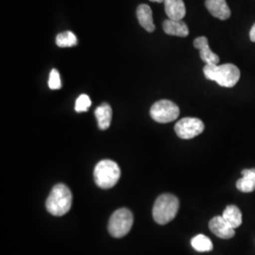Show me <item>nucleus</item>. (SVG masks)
<instances>
[{
  "label": "nucleus",
  "instance_id": "18",
  "mask_svg": "<svg viewBox=\"0 0 255 255\" xmlns=\"http://www.w3.org/2000/svg\"><path fill=\"white\" fill-rule=\"evenodd\" d=\"M56 45L59 47H72L78 45V39L72 31H64L56 37Z\"/></svg>",
  "mask_w": 255,
  "mask_h": 255
},
{
  "label": "nucleus",
  "instance_id": "19",
  "mask_svg": "<svg viewBox=\"0 0 255 255\" xmlns=\"http://www.w3.org/2000/svg\"><path fill=\"white\" fill-rule=\"evenodd\" d=\"M92 101L87 95H81L75 103V111L77 113H83L87 112L91 106Z\"/></svg>",
  "mask_w": 255,
  "mask_h": 255
},
{
  "label": "nucleus",
  "instance_id": "7",
  "mask_svg": "<svg viewBox=\"0 0 255 255\" xmlns=\"http://www.w3.org/2000/svg\"><path fill=\"white\" fill-rule=\"evenodd\" d=\"M204 130V124L201 119L196 118H184L175 125V132L182 139H192L200 135Z\"/></svg>",
  "mask_w": 255,
  "mask_h": 255
},
{
  "label": "nucleus",
  "instance_id": "13",
  "mask_svg": "<svg viewBox=\"0 0 255 255\" xmlns=\"http://www.w3.org/2000/svg\"><path fill=\"white\" fill-rule=\"evenodd\" d=\"M137 19L140 25L148 32L154 31L155 26L152 18V10L146 4H141L136 10Z\"/></svg>",
  "mask_w": 255,
  "mask_h": 255
},
{
  "label": "nucleus",
  "instance_id": "12",
  "mask_svg": "<svg viewBox=\"0 0 255 255\" xmlns=\"http://www.w3.org/2000/svg\"><path fill=\"white\" fill-rule=\"evenodd\" d=\"M164 9L167 17L172 20H182L186 14L182 0H164Z\"/></svg>",
  "mask_w": 255,
  "mask_h": 255
},
{
  "label": "nucleus",
  "instance_id": "6",
  "mask_svg": "<svg viewBox=\"0 0 255 255\" xmlns=\"http://www.w3.org/2000/svg\"><path fill=\"white\" fill-rule=\"evenodd\" d=\"M150 117L158 123H169L180 116L179 107L167 100L157 101L150 108Z\"/></svg>",
  "mask_w": 255,
  "mask_h": 255
},
{
  "label": "nucleus",
  "instance_id": "11",
  "mask_svg": "<svg viewBox=\"0 0 255 255\" xmlns=\"http://www.w3.org/2000/svg\"><path fill=\"white\" fill-rule=\"evenodd\" d=\"M163 28L166 34L172 36L186 37L189 34L188 27L182 20L167 19L164 21Z\"/></svg>",
  "mask_w": 255,
  "mask_h": 255
},
{
  "label": "nucleus",
  "instance_id": "21",
  "mask_svg": "<svg viewBox=\"0 0 255 255\" xmlns=\"http://www.w3.org/2000/svg\"><path fill=\"white\" fill-rule=\"evenodd\" d=\"M250 39L252 42H255V24L252 27L251 31H250Z\"/></svg>",
  "mask_w": 255,
  "mask_h": 255
},
{
  "label": "nucleus",
  "instance_id": "22",
  "mask_svg": "<svg viewBox=\"0 0 255 255\" xmlns=\"http://www.w3.org/2000/svg\"><path fill=\"white\" fill-rule=\"evenodd\" d=\"M149 1H151V2H157V3H163V2H164V0H149Z\"/></svg>",
  "mask_w": 255,
  "mask_h": 255
},
{
  "label": "nucleus",
  "instance_id": "15",
  "mask_svg": "<svg viewBox=\"0 0 255 255\" xmlns=\"http://www.w3.org/2000/svg\"><path fill=\"white\" fill-rule=\"evenodd\" d=\"M95 116L97 118L99 128L101 129L105 130L110 127L113 111L108 103H102L101 106H99L95 111Z\"/></svg>",
  "mask_w": 255,
  "mask_h": 255
},
{
  "label": "nucleus",
  "instance_id": "3",
  "mask_svg": "<svg viewBox=\"0 0 255 255\" xmlns=\"http://www.w3.org/2000/svg\"><path fill=\"white\" fill-rule=\"evenodd\" d=\"M180 207L177 197L171 194H164L158 197L152 210L155 222L160 225H165L176 217Z\"/></svg>",
  "mask_w": 255,
  "mask_h": 255
},
{
  "label": "nucleus",
  "instance_id": "9",
  "mask_svg": "<svg viewBox=\"0 0 255 255\" xmlns=\"http://www.w3.org/2000/svg\"><path fill=\"white\" fill-rule=\"evenodd\" d=\"M194 46L199 49L201 59L206 64H218L219 63V57L215 54L208 45V39L206 37H198L194 41Z\"/></svg>",
  "mask_w": 255,
  "mask_h": 255
},
{
  "label": "nucleus",
  "instance_id": "8",
  "mask_svg": "<svg viewBox=\"0 0 255 255\" xmlns=\"http://www.w3.org/2000/svg\"><path fill=\"white\" fill-rule=\"evenodd\" d=\"M209 228L211 232L221 238V239H230L235 237V229L233 228L228 222L221 217H215L209 222Z\"/></svg>",
  "mask_w": 255,
  "mask_h": 255
},
{
  "label": "nucleus",
  "instance_id": "10",
  "mask_svg": "<svg viewBox=\"0 0 255 255\" xmlns=\"http://www.w3.org/2000/svg\"><path fill=\"white\" fill-rule=\"evenodd\" d=\"M205 6L210 13L220 20H227L231 16V9L226 0H206Z\"/></svg>",
  "mask_w": 255,
  "mask_h": 255
},
{
  "label": "nucleus",
  "instance_id": "1",
  "mask_svg": "<svg viewBox=\"0 0 255 255\" xmlns=\"http://www.w3.org/2000/svg\"><path fill=\"white\" fill-rule=\"evenodd\" d=\"M203 73L207 80L216 82L222 87L231 88L237 84L240 79V70L233 64H206Z\"/></svg>",
  "mask_w": 255,
  "mask_h": 255
},
{
  "label": "nucleus",
  "instance_id": "16",
  "mask_svg": "<svg viewBox=\"0 0 255 255\" xmlns=\"http://www.w3.org/2000/svg\"><path fill=\"white\" fill-rule=\"evenodd\" d=\"M222 217L234 229L238 228L242 224V214L236 205H228L223 211Z\"/></svg>",
  "mask_w": 255,
  "mask_h": 255
},
{
  "label": "nucleus",
  "instance_id": "4",
  "mask_svg": "<svg viewBox=\"0 0 255 255\" xmlns=\"http://www.w3.org/2000/svg\"><path fill=\"white\" fill-rule=\"evenodd\" d=\"M120 175L119 164L112 160H102L94 169L95 182L102 189L114 187L119 182Z\"/></svg>",
  "mask_w": 255,
  "mask_h": 255
},
{
  "label": "nucleus",
  "instance_id": "5",
  "mask_svg": "<svg viewBox=\"0 0 255 255\" xmlns=\"http://www.w3.org/2000/svg\"><path fill=\"white\" fill-rule=\"evenodd\" d=\"M133 224L132 213L126 208L117 210L110 218L108 230L111 236L121 238L128 235Z\"/></svg>",
  "mask_w": 255,
  "mask_h": 255
},
{
  "label": "nucleus",
  "instance_id": "2",
  "mask_svg": "<svg viewBox=\"0 0 255 255\" xmlns=\"http://www.w3.org/2000/svg\"><path fill=\"white\" fill-rule=\"evenodd\" d=\"M73 196L70 189L63 183L56 184L46 201L47 212L54 217H63L72 206Z\"/></svg>",
  "mask_w": 255,
  "mask_h": 255
},
{
  "label": "nucleus",
  "instance_id": "17",
  "mask_svg": "<svg viewBox=\"0 0 255 255\" xmlns=\"http://www.w3.org/2000/svg\"><path fill=\"white\" fill-rule=\"evenodd\" d=\"M191 245L197 252L206 253L213 250V243L209 237L204 235H198L191 240Z\"/></svg>",
  "mask_w": 255,
  "mask_h": 255
},
{
  "label": "nucleus",
  "instance_id": "14",
  "mask_svg": "<svg viewBox=\"0 0 255 255\" xmlns=\"http://www.w3.org/2000/svg\"><path fill=\"white\" fill-rule=\"evenodd\" d=\"M237 189L243 193L255 190V168L242 170V178L237 182Z\"/></svg>",
  "mask_w": 255,
  "mask_h": 255
},
{
  "label": "nucleus",
  "instance_id": "20",
  "mask_svg": "<svg viewBox=\"0 0 255 255\" xmlns=\"http://www.w3.org/2000/svg\"><path fill=\"white\" fill-rule=\"evenodd\" d=\"M48 86L51 90H59L62 87V82L59 71L57 69H52L49 79H48Z\"/></svg>",
  "mask_w": 255,
  "mask_h": 255
}]
</instances>
